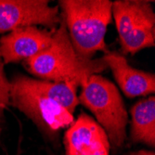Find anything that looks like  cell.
I'll use <instances>...</instances> for the list:
<instances>
[{
  "mask_svg": "<svg viewBox=\"0 0 155 155\" xmlns=\"http://www.w3.org/2000/svg\"><path fill=\"white\" fill-rule=\"evenodd\" d=\"M10 83L9 104L18 109L49 137L71 125L79 104L77 87L71 84L14 76Z\"/></svg>",
  "mask_w": 155,
  "mask_h": 155,
  "instance_id": "6da1fadb",
  "label": "cell"
},
{
  "mask_svg": "<svg viewBox=\"0 0 155 155\" xmlns=\"http://www.w3.org/2000/svg\"><path fill=\"white\" fill-rule=\"evenodd\" d=\"M28 72L41 80L83 87L88 78L107 69L103 58L84 59L74 50L64 21L54 31L50 46L24 61Z\"/></svg>",
  "mask_w": 155,
  "mask_h": 155,
  "instance_id": "7a4b0ae2",
  "label": "cell"
},
{
  "mask_svg": "<svg viewBox=\"0 0 155 155\" xmlns=\"http://www.w3.org/2000/svg\"><path fill=\"white\" fill-rule=\"evenodd\" d=\"M61 19L72 45L80 57L93 59L95 53H108L107 27L111 21L112 2L109 0H61Z\"/></svg>",
  "mask_w": 155,
  "mask_h": 155,
  "instance_id": "3957f363",
  "label": "cell"
},
{
  "mask_svg": "<svg viewBox=\"0 0 155 155\" xmlns=\"http://www.w3.org/2000/svg\"><path fill=\"white\" fill-rule=\"evenodd\" d=\"M78 101L95 115L110 143L116 149L123 147L128 115L115 84L100 74H93L82 87Z\"/></svg>",
  "mask_w": 155,
  "mask_h": 155,
  "instance_id": "277c9868",
  "label": "cell"
},
{
  "mask_svg": "<svg viewBox=\"0 0 155 155\" xmlns=\"http://www.w3.org/2000/svg\"><path fill=\"white\" fill-rule=\"evenodd\" d=\"M111 15L124 53L134 55L155 46V13L151 2L116 0L112 2Z\"/></svg>",
  "mask_w": 155,
  "mask_h": 155,
  "instance_id": "5b68a950",
  "label": "cell"
},
{
  "mask_svg": "<svg viewBox=\"0 0 155 155\" xmlns=\"http://www.w3.org/2000/svg\"><path fill=\"white\" fill-rule=\"evenodd\" d=\"M61 22L59 7L48 0H0V34L36 25L56 30Z\"/></svg>",
  "mask_w": 155,
  "mask_h": 155,
  "instance_id": "8992f818",
  "label": "cell"
},
{
  "mask_svg": "<svg viewBox=\"0 0 155 155\" xmlns=\"http://www.w3.org/2000/svg\"><path fill=\"white\" fill-rule=\"evenodd\" d=\"M66 155H110V143L103 128L87 114H81L64 135Z\"/></svg>",
  "mask_w": 155,
  "mask_h": 155,
  "instance_id": "52a82bcc",
  "label": "cell"
},
{
  "mask_svg": "<svg viewBox=\"0 0 155 155\" xmlns=\"http://www.w3.org/2000/svg\"><path fill=\"white\" fill-rule=\"evenodd\" d=\"M54 31L29 26L9 32L0 38V56L3 62H20L45 50L51 44Z\"/></svg>",
  "mask_w": 155,
  "mask_h": 155,
  "instance_id": "ba28073f",
  "label": "cell"
},
{
  "mask_svg": "<svg viewBox=\"0 0 155 155\" xmlns=\"http://www.w3.org/2000/svg\"><path fill=\"white\" fill-rule=\"evenodd\" d=\"M102 58L126 97H136L154 94V74L131 67L123 55L115 52H108Z\"/></svg>",
  "mask_w": 155,
  "mask_h": 155,
  "instance_id": "9c48e42d",
  "label": "cell"
},
{
  "mask_svg": "<svg viewBox=\"0 0 155 155\" xmlns=\"http://www.w3.org/2000/svg\"><path fill=\"white\" fill-rule=\"evenodd\" d=\"M130 137L133 142L155 146V97L137 101L130 110Z\"/></svg>",
  "mask_w": 155,
  "mask_h": 155,
  "instance_id": "30bf717a",
  "label": "cell"
},
{
  "mask_svg": "<svg viewBox=\"0 0 155 155\" xmlns=\"http://www.w3.org/2000/svg\"><path fill=\"white\" fill-rule=\"evenodd\" d=\"M10 83L4 71V62L0 56V124L4 119V110L9 104Z\"/></svg>",
  "mask_w": 155,
  "mask_h": 155,
  "instance_id": "8fae6325",
  "label": "cell"
},
{
  "mask_svg": "<svg viewBox=\"0 0 155 155\" xmlns=\"http://www.w3.org/2000/svg\"><path fill=\"white\" fill-rule=\"evenodd\" d=\"M127 155H155L153 150H138V151H135V152H131Z\"/></svg>",
  "mask_w": 155,
  "mask_h": 155,
  "instance_id": "7c38bea8",
  "label": "cell"
}]
</instances>
